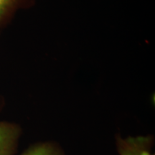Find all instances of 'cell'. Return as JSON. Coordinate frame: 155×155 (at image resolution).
Returning a JSON list of instances; mask_svg holds the SVG:
<instances>
[{
	"instance_id": "cell-3",
	"label": "cell",
	"mask_w": 155,
	"mask_h": 155,
	"mask_svg": "<svg viewBox=\"0 0 155 155\" xmlns=\"http://www.w3.org/2000/svg\"><path fill=\"white\" fill-rule=\"evenodd\" d=\"M20 155H67L59 143L54 141H38L30 144Z\"/></svg>"
},
{
	"instance_id": "cell-4",
	"label": "cell",
	"mask_w": 155,
	"mask_h": 155,
	"mask_svg": "<svg viewBox=\"0 0 155 155\" xmlns=\"http://www.w3.org/2000/svg\"><path fill=\"white\" fill-rule=\"evenodd\" d=\"M11 1L12 0H0V17L7 9V6L9 5Z\"/></svg>"
},
{
	"instance_id": "cell-2",
	"label": "cell",
	"mask_w": 155,
	"mask_h": 155,
	"mask_svg": "<svg viewBox=\"0 0 155 155\" xmlns=\"http://www.w3.org/2000/svg\"><path fill=\"white\" fill-rule=\"evenodd\" d=\"M22 130L18 124L0 121V155H15Z\"/></svg>"
},
{
	"instance_id": "cell-5",
	"label": "cell",
	"mask_w": 155,
	"mask_h": 155,
	"mask_svg": "<svg viewBox=\"0 0 155 155\" xmlns=\"http://www.w3.org/2000/svg\"><path fill=\"white\" fill-rule=\"evenodd\" d=\"M147 155H154V154H152V152H148V153H147Z\"/></svg>"
},
{
	"instance_id": "cell-1",
	"label": "cell",
	"mask_w": 155,
	"mask_h": 155,
	"mask_svg": "<svg viewBox=\"0 0 155 155\" xmlns=\"http://www.w3.org/2000/svg\"><path fill=\"white\" fill-rule=\"evenodd\" d=\"M154 144V138L152 135L116 137V150L119 155H147L152 152Z\"/></svg>"
}]
</instances>
